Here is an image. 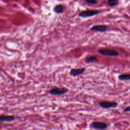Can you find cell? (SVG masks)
<instances>
[{"label":"cell","mask_w":130,"mask_h":130,"mask_svg":"<svg viewBox=\"0 0 130 130\" xmlns=\"http://www.w3.org/2000/svg\"><path fill=\"white\" fill-rule=\"evenodd\" d=\"M99 54L107 56H116L119 55L118 52L114 49L100 48L98 50Z\"/></svg>","instance_id":"obj_1"},{"label":"cell","mask_w":130,"mask_h":130,"mask_svg":"<svg viewBox=\"0 0 130 130\" xmlns=\"http://www.w3.org/2000/svg\"><path fill=\"white\" fill-rule=\"evenodd\" d=\"M68 91L69 89L66 87L59 88L58 87H54L49 90V93L53 95H59L66 93Z\"/></svg>","instance_id":"obj_2"},{"label":"cell","mask_w":130,"mask_h":130,"mask_svg":"<svg viewBox=\"0 0 130 130\" xmlns=\"http://www.w3.org/2000/svg\"><path fill=\"white\" fill-rule=\"evenodd\" d=\"M99 105L101 107L104 109H110L116 108L118 106V103L116 102H109L107 101H103L99 103Z\"/></svg>","instance_id":"obj_3"},{"label":"cell","mask_w":130,"mask_h":130,"mask_svg":"<svg viewBox=\"0 0 130 130\" xmlns=\"http://www.w3.org/2000/svg\"><path fill=\"white\" fill-rule=\"evenodd\" d=\"M90 126L95 129H105L108 127V125L106 123L101 121H93L91 123Z\"/></svg>","instance_id":"obj_4"},{"label":"cell","mask_w":130,"mask_h":130,"mask_svg":"<svg viewBox=\"0 0 130 130\" xmlns=\"http://www.w3.org/2000/svg\"><path fill=\"white\" fill-rule=\"evenodd\" d=\"M100 13V11L97 10H85L81 12L79 14V16L81 17L86 18L88 17H91L94 16Z\"/></svg>","instance_id":"obj_5"},{"label":"cell","mask_w":130,"mask_h":130,"mask_svg":"<svg viewBox=\"0 0 130 130\" xmlns=\"http://www.w3.org/2000/svg\"><path fill=\"white\" fill-rule=\"evenodd\" d=\"M86 70L85 68H72L71 69L69 75L72 77H75L79 75L83 74Z\"/></svg>","instance_id":"obj_6"},{"label":"cell","mask_w":130,"mask_h":130,"mask_svg":"<svg viewBox=\"0 0 130 130\" xmlns=\"http://www.w3.org/2000/svg\"><path fill=\"white\" fill-rule=\"evenodd\" d=\"M107 25H94L92 26L90 28V30L96 31L101 32H105L107 29Z\"/></svg>","instance_id":"obj_7"},{"label":"cell","mask_w":130,"mask_h":130,"mask_svg":"<svg viewBox=\"0 0 130 130\" xmlns=\"http://www.w3.org/2000/svg\"><path fill=\"white\" fill-rule=\"evenodd\" d=\"M15 119V117L13 115H8L2 114L0 116V121L1 122H11Z\"/></svg>","instance_id":"obj_8"},{"label":"cell","mask_w":130,"mask_h":130,"mask_svg":"<svg viewBox=\"0 0 130 130\" xmlns=\"http://www.w3.org/2000/svg\"><path fill=\"white\" fill-rule=\"evenodd\" d=\"M98 58L95 55H88L85 58V62L87 63H92L97 60Z\"/></svg>","instance_id":"obj_9"},{"label":"cell","mask_w":130,"mask_h":130,"mask_svg":"<svg viewBox=\"0 0 130 130\" xmlns=\"http://www.w3.org/2000/svg\"><path fill=\"white\" fill-rule=\"evenodd\" d=\"M64 7L61 5H57L55 6L53 8V11L57 14L62 13L63 12Z\"/></svg>","instance_id":"obj_10"},{"label":"cell","mask_w":130,"mask_h":130,"mask_svg":"<svg viewBox=\"0 0 130 130\" xmlns=\"http://www.w3.org/2000/svg\"><path fill=\"white\" fill-rule=\"evenodd\" d=\"M118 79L121 81H129L130 80V74H125L120 75L118 76Z\"/></svg>","instance_id":"obj_11"},{"label":"cell","mask_w":130,"mask_h":130,"mask_svg":"<svg viewBox=\"0 0 130 130\" xmlns=\"http://www.w3.org/2000/svg\"><path fill=\"white\" fill-rule=\"evenodd\" d=\"M108 4L110 6H114L118 4V0H108Z\"/></svg>","instance_id":"obj_12"},{"label":"cell","mask_w":130,"mask_h":130,"mask_svg":"<svg viewBox=\"0 0 130 130\" xmlns=\"http://www.w3.org/2000/svg\"><path fill=\"white\" fill-rule=\"evenodd\" d=\"M83 1H84L87 3L91 5H95L97 3L96 0H83Z\"/></svg>","instance_id":"obj_13"},{"label":"cell","mask_w":130,"mask_h":130,"mask_svg":"<svg viewBox=\"0 0 130 130\" xmlns=\"http://www.w3.org/2000/svg\"><path fill=\"white\" fill-rule=\"evenodd\" d=\"M123 112H130V106L127 107L123 109Z\"/></svg>","instance_id":"obj_14"}]
</instances>
